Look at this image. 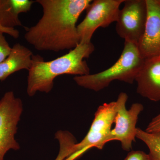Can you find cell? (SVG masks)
I'll use <instances>...</instances> for the list:
<instances>
[{
	"label": "cell",
	"mask_w": 160,
	"mask_h": 160,
	"mask_svg": "<svg viewBox=\"0 0 160 160\" xmlns=\"http://www.w3.org/2000/svg\"><path fill=\"white\" fill-rule=\"evenodd\" d=\"M92 0H37L43 15L35 26L26 28V42L39 51L72 49L80 44L77 22Z\"/></svg>",
	"instance_id": "6da1fadb"
},
{
	"label": "cell",
	"mask_w": 160,
	"mask_h": 160,
	"mask_svg": "<svg viewBox=\"0 0 160 160\" xmlns=\"http://www.w3.org/2000/svg\"><path fill=\"white\" fill-rule=\"evenodd\" d=\"M94 49L92 42L80 43L68 53L48 62L39 55H33L27 77V94L32 97L38 92L49 93L53 88L55 79L62 75L90 74V69L84 59L89 58Z\"/></svg>",
	"instance_id": "7a4b0ae2"
},
{
	"label": "cell",
	"mask_w": 160,
	"mask_h": 160,
	"mask_svg": "<svg viewBox=\"0 0 160 160\" xmlns=\"http://www.w3.org/2000/svg\"><path fill=\"white\" fill-rule=\"evenodd\" d=\"M144 61L138 45L125 41L122 54L112 66L95 74L75 76L73 80L78 86L95 92L105 89L115 80L132 84Z\"/></svg>",
	"instance_id": "3957f363"
},
{
	"label": "cell",
	"mask_w": 160,
	"mask_h": 160,
	"mask_svg": "<svg viewBox=\"0 0 160 160\" xmlns=\"http://www.w3.org/2000/svg\"><path fill=\"white\" fill-rule=\"evenodd\" d=\"M117 113L116 102L105 103L99 106L88 133L81 142L74 143L67 150L64 160H76L92 148L102 149L109 142L112 126Z\"/></svg>",
	"instance_id": "277c9868"
},
{
	"label": "cell",
	"mask_w": 160,
	"mask_h": 160,
	"mask_svg": "<svg viewBox=\"0 0 160 160\" xmlns=\"http://www.w3.org/2000/svg\"><path fill=\"white\" fill-rule=\"evenodd\" d=\"M22 111V100L13 92H7L0 100V160L9 150L20 149L15 136Z\"/></svg>",
	"instance_id": "5b68a950"
},
{
	"label": "cell",
	"mask_w": 160,
	"mask_h": 160,
	"mask_svg": "<svg viewBox=\"0 0 160 160\" xmlns=\"http://www.w3.org/2000/svg\"><path fill=\"white\" fill-rule=\"evenodd\" d=\"M125 0H94L87 9L84 20L77 26L80 43L91 42L92 35L98 28H106L116 22L120 6Z\"/></svg>",
	"instance_id": "8992f818"
},
{
	"label": "cell",
	"mask_w": 160,
	"mask_h": 160,
	"mask_svg": "<svg viewBox=\"0 0 160 160\" xmlns=\"http://www.w3.org/2000/svg\"><path fill=\"white\" fill-rule=\"evenodd\" d=\"M128 96L125 92H121L116 101L117 113L115 118L114 128L112 129L109 142L119 141L122 149L129 151L132 148L133 142L136 138V127L138 116L144 109L140 103L132 104L127 110L126 103Z\"/></svg>",
	"instance_id": "52a82bcc"
},
{
	"label": "cell",
	"mask_w": 160,
	"mask_h": 160,
	"mask_svg": "<svg viewBox=\"0 0 160 160\" xmlns=\"http://www.w3.org/2000/svg\"><path fill=\"white\" fill-rule=\"evenodd\" d=\"M116 25L117 33L125 41L138 45L142 37L147 18L146 0H125Z\"/></svg>",
	"instance_id": "ba28073f"
},
{
	"label": "cell",
	"mask_w": 160,
	"mask_h": 160,
	"mask_svg": "<svg viewBox=\"0 0 160 160\" xmlns=\"http://www.w3.org/2000/svg\"><path fill=\"white\" fill-rule=\"evenodd\" d=\"M147 15L145 30L138 44L144 59L160 54V0H146Z\"/></svg>",
	"instance_id": "9c48e42d"
},
{
	"label": "cell",
	"mask_w": 160,
	"mask_h": 160,
	"mask_svg": "<svg viewBox=\"0 0 160 160\" xmlns=\"http://www.w3.org/2000/svg\"><path fill=\"white\" fill-rule=\"evenodd\" d=\"M135 81L139 94L152 102H160V54L145 59Z\"/></svg>",
	"instance_id": "30bf717a"
},
{
	"label": "cell",
	"mask_w": 160,
	"mask_h": 160,
	"mask_svg": "<svg viewBox=\"0 0 160 160\" xmlns=\"http://www.w3.org/2000/svg\"><path fill=\"white\" fill-rule=\"evenodd\" d=\"M33 55L29 48L20 43L13 45L9 56L0 63V81H5L10 75L20 70L29 71Z\"/></svg>",
	"instance_id": "8fae6325"
},
{
	"label": "cell",
	"mask_w": 160,
	"mask_h": 160,
	"mask_svg": "<svg viewBox=\"0 0 160 160\" xmlns=\"http://www.w3.org/2000/svg\"><path fill=\"white\" fill-rule=\"evenodd\" d=\"M35 2L32 0H0V25L12 29L22 26L19 15L30 10Z\"/></svg>",
	"instance_id": "7c38bea8"
},
{
	"label": "cell",
	"mask_w": 160,
	"mask_h": 160,
	"mask_svg": "<svg viewBox=\"0 0 160 160\" xmlns=\"http://www.w3.org/2000/svg\"><path fill=\"white\" fill-rule=\"evenodd\" d=\"M136 138L144 142L149 148L150 160H160V132H148L137 128Z\"/></svg>",
	"instance_id": "4fadbf2b"
},
{
	"label": "cell",
	"mask_w": 160,
	"mask_h": 160,
	"mask_svg": "<svg viewBox=\"0 0 160 160\" xmlns=\"http://www.w3.org/2000/svg\"><path fill=\"white\" fill-rule=\"evenodd\" d=\"M11 49L12 47L6 40L4 33L0 32V63L9 56Z\"/></svg>",
	"instance_id": "5bb4252c"
},
{
	"label": "cell",
	"mask_w": 160,
	"mask_h": 160,
	"mask_svg": "<svg viewBox=\"0 0 160 160\" xmlns=\"http://www.w3.org/2000/svg\"><path fill=\"white\" fill-rule=\"evenodd\" d=\"M124 160H150L148 154L142 151H132Z\"/></svg>",
	"instance_id": "9a60e30c"
},
{
	"label": "cell",
	"mask_w": 160,
	"mask_h": 160,
	"mask_svg": "<svg viewBox=\"0 0 160 160\" xmlns=\"http://www.w3.org/2000/svg\"><path fill=\"white\" fill-rule=\"evenodd\" d=\"M145 131L148 132H160V113L152 118Z\"/></svg>",
	"instance_id": "2e32d148"
},
{
	"label": "cell",
	"mask_w": 160,
	"mask_h": 160,
	"mask_svg": "<svg viewBox=\"0 0 160 160\" xmlns=\"http://www.w3.org/2000/svg\"><path fill=\"white\" fill-rule=\"evenodd\" d=\"M0 32L9 34L15 39H17L19 37V32L15 28H6L0 25Z\"/></svg>",
	"instance_id": "e0dca14e"
},
{
	"label": "cell",
	"mask_w": 160,
	"mask_h": 160,
	"mask_svg": "<svg viewBox=\"0 0 160 160\" xmlns=\"http://www.w3.org/2000/svg\"><path fill=\"white\" fill-rule=\"evenodd\" d=\"M55 160H60L58 158H56V159Z\"/></svg>",
	"instance_id": "ac0fdd59"
}]
</instances>
